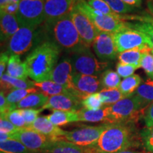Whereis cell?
<instances>
[{"mask_svg": "<svg viewBox=\"0 0 153 153\" xmlns=\"http://www.w3.org/2000/svg\"><path fill=\"white\" fill-rule=\"evenodd\" d=\"M19 3H8L3 6H0V13L16 15L19 10Z\"/></svg>", "mask_w": 153, "mask_h": 153, "instance_id": "cell-45", "label": "cell"}, {"mask_svg": "<svg viewBox=\"0 0 153 153\" xmlns=\"http://www.w3.org/2000/svg\"><path fill=\"white\" fill-rule=\"evenodd\" d=\"M20 0H0V6H3L8 3H19Z\"/></svg>", "mask_w": 153, "mask_h": 153, "instance_id": "cell-51", "label": "cell"}, {"mask_svg": "<svg viewBox=\"0 0 153 153\" xmlns=\"http://www.w3.org/2000/svg\"><path fill=\"white\" fill-rule=\"evenodd\" d=\"M150 51L151 50L143 53L140 62V68L145 70V73L149 77L153 79V55Z\"/></svg>", "mask_w": 153, "mask_h": 153, "instance_id": "cell-38", "label": "cell"}, {"mask_svg": "<svg viewBox=\"0 0 153 153\" xmlns=\"http://www.w3.org/2000/svg\"><path fill=\"white\" fill-rule=\"evenodd\" d=\"M104 1H106L111 9L118 14L125 15L126 14H128L135 11V7L126 4L122 0H104Z\"/></svg>", "mask_w": 153, "mask_h": 153, "instance_id": "cell-35", "label": "cell"}, {"mask_svg": "<svg viewBox=\"0 0 153 153\" xmlns=\"http://www.w3.org/2000/svg\"><path fill=\"white\" fill-rule=\"evenodd\" d=\"M38 90L36 87L28 88V89H15L7 94V100L9 104L11 105L16 109V104L23 100L25 97H27L30 94L38 92Z\"/></svg>", "mask_w": 153, "mask_h": 153, "instance_id": "cell-31", "label": "cell"}, {"mask_svg": "<svg viewBox=\"0 0 153 153\" xmlns=\"http://www.w3.org/2000/svg\"><path fill=\"white\" fill-rule=\"evenodd\" d=\"M46 117L51 123L57 126L79 121L77 111L55 110L52 114L47 116Z\"/></svg>", "mask_w": 153, "mask_h": 153, "instance_id": "cell-25", "label": "cell"}, {"mask_svg": "<svg viewBox=\"0 0 153 153\" xmlns=\"http://www.w3.org/2000/svg\"><path fill=\"white\" fill-rule=\"evenodd\" d=\"M20 110L21 114H22L25 121L26 123V127L28 126L31 125L35 120L37 119L38 115L43 109L40 108V109H35V108H24V109Z\"/></svg>", "mask_w": 153, "mask_h": 153, "instance_id": "cell-41", "label": "cell"}, {"mask_svg": "<svg viewBox=\"0 0 153 153\" xmlns=\"http://www.w3.org/2000/svg\"><path fill=\"white\" fill-rule=\"evenodd\" d=\"M150 52H151V53H152V54L153 55V49L151 50V51H150Z\"/></svg>", "mask_w": 153, "mask_h": 153, "instance_id": "cell-54", "label": "cell"}, {"mask_svg": "<svg viewBox=\"0 0 153 153\" xmlns=\"http://www.w3.org/2000/svg\"><path fill=\"white\" fill-rule=\"evenodd\" d=\"M107 124L98 126H83L72 131H66L62 140H67L82 148H89L97 142Z\"/></svg>", "mask_w": 153, "mask_h": 153, "instance_id": "cell-10", "label": "cell"}, {"mask_svg": "<svg viewBox=\"0 0 153 153\" xmlns=\"http://www.w3.org/2000/svg\"><path fill=\"white\" fill-rule=\"evenodd\" d=\"M142 82V78L138 74H133L122 80L118 89L124 97H127L133 94Z\"/></svg>", "mask_w": 153, "mask_h": 153, "instance_id": "cell-29", "label": "cell"}, {"mask_svg": "<svg viewBox=\"0 0 153 153\" xmlns=\"http://www.w3.org/2000/svg\"><path fill=\"white\" fill-rule=\"evenodd\" d=\"M4 116L11 123H12L16 127L19 128H24L26 127V123L25 121L22 114H21L20 110H14L8 113L5 115H1Z\"/></svg>", "mask_w": 153, "mask_h": 153, "instance_id": "cell-39", "label": "cell"}, {"mask_svg": "<svg viewBox=\"0 0 153 153\" xmlns=\"http://www.w3.org/2000/svg\"><path fill=\"white\" fill-rule=\"evenodd\" d=\"M82 101L79 97L72 94H59L50 97L43 109L68 111H78L82 108Z\"/></svg>", "mask_w": 153, "mask_h": 153, "instance_id": "cell-16", "label": "cell"}, {"mask_svg": "<svg viewBox=\"0 0 153 153\" xmlns=\"http://www.w3.org/2000/svg\"><path fill=\"white\" fill-rule=\"evenodd\" d=\"M11 140H16L32 153L43 152L56 140L33 130L24 128L11 134Z\"/></svg>", "mask_w": 153, "mask_h": 153, "instance_id": "cell-9", "label": "cell"}, {"mask_svg": "<svg viewBox=\"0 0 153 153\" xmlns=\"http://www.w3.org/2000/svg\"><path fill=\"white\" fill-rule=\"evenodd\" d=\"M8 52H4L1 53L0 56V77L4 74L6 68L8 66L9 60Z\"/></svg>", "mask_w": 153, "mask_h": 153, "instance_id": "cell-47", "label": "cell"}, {"mask_svg": "<svg viewBox=\"0 0 153 153\" xmlns=\"http://www.w3.org/2000/svg\"><path fill=\"white\" fill-rule=\"evenodd\" d=\"M60 53V47L52 41H44L37 45L25 60L29 77L36 82L51 80Z\"/></svg>", "mask_w": 153, "mask_h": 153, "instance_id": "cell-1", "label": "cell"}, {"mask_svg": "<svg viewBox=\"0 0 153 153\" xmlns=\"http://www.w3.org/2000/svg\"><path fill=\"white\" fill-rule=\"evenodd\" d=\"M27 128L31 129L43 135L48 136L54 140H62V137L65 135L66 131H63L58 126L54 125L48 119L46 116L38 117L31 125L27 126Z\"/></svg>", "mask_w": 153, "mask_h": 153, "instance_id": "cell-18", "label": "cell"}, {"mask_svg": "<svg viewBox=\"0 0 153 153\" xmlns=\"http://www.w3.org/2000/svg\"><path fill=\"white\" fill-rule=\"evenodd\" d=\"M118 153H138L137 152H134V151H131V150H124V151H122V152H118Z\"/></svg>", "mask_w": 153, "mask_h": 153, "instance_id": "cell-52", "label": "cell"}, {"mask_svg": "<svg viewBox=\"0 0 153 153\" xmlns=\"http://www.w3.org/2000/svg\"><path fill=\"white\" fill-rule=\"evenodd\" d=\"M1 82V91H10L15 89H28V88L35 87L33 82L30 81L28 79H21L13 77L9 75L8 74H4L0 77Z\"/></svg>", "mask_w": 153, "mask_h": 153, "instance_id": "cell-21", "label": "cell"}, {"mask_svg": "<svg viewBox=\"0 0 153 153\" xmlns=\"http://www.w3.org/2000/svg\"><path fill=\"white\" fill-rule=\"evenodd\" d=\"M144 120L147 128L153 126V103L147 107L144 113Z\"/></svg>", "mask_w": 153, "mask_h": 153, "instance_id": "cell-46", "label": "cell"}, {"mask_svg": "<svg viewBox=\"0 0 153 153\" xmlns=\"http://www.w3.org/2000/svg\"><path fill=\"white\" fill-rule=\"evenodd\" d=\"M72 82L76 91L79 94L82 99L88 95L98 92L100 88H102L101 79H99L98 76L87 75L78 72H73Z\"/></svg>", "mask_w": 153, "mask_h": 153, "instance_id": "cell-17", "label": "cell"}, {"mask_svg": "<svg viewBox=\"0 0 153 153\" xmlns=\"http://www.w3.org/2000/svg\"><path fill=\"white\" fill-rule=\"evenodd\" d=\"M146 51H150V50L135 49L124 51L118 54V59L119 62L122 64L131 65H135L140 68L143 53Z\"/></svg>", "mask_w": 153, "mask_h": 153, "instance_id": "cell-28", "label": "cell"}, {"mask_svg": "<svg viewBox=\"0 0 153 153\" xmlns=\"http://www.w3.org/2000/svg\"><path fill=\"white\" fill-rule=\"evenodd\" d=\"M88 4L92 7L94 9L97 10L104 14L112 16L114 17H120L121 15L115 13L114 11L111 9V7L108 5L106 1L104 0H86Z\"/></svg>", "mask_w": 153, "mask_h": 153, "instance_id": "cell-37", "label": "cell"}, {"mask_svg": "<svg viewBox=\"0 0 153 153\" xmlns=\"http://www.w3.org/2000/svg\"><path fill=\"white\" fill-rule=\"evenodd\" d=\"M70 60L74 72L87 75L99 76L110 65L109 62H104L97 58L89 48L86 46L72 53Z\"/></svg>", "mask_w": 153, "mask_h": 153, "instance_id": "cell-6", "label": "cell"}, {"mask_svg": "<svg viewBox=\"0 0 153 153\" xmlns=\"http://www.w3.org/2000/svg\"><path fill=\"white\" fill-rule=\"evenodd\" d=\"M1 153H4V152H1Z\"/></svg>", "mask_w": 153, "mask_h": 153, "instance_id": "cell-55", "label": "cell"}, {"mask_svg": "<svg viewBox=\"0 0 153 153\" xmlns=\"http://www.w3.org/2000/svg\"><path fill=\"white\" fill-rule=\"evenodd\" d=\"M138 69V68L135 65H126L122 64V63L118 62L116 65V71L120 77L125 78L128 77V76L134 74V72Z\"/></svg>", "mask_w": 153, "mask_h": 153, "instance_id": "cell-42", "label": "cell"}, {"mask_svg": "<svg viewBox=\"0 0 153 153\" xmlns=\"http://www.w3.org/2000/svg\"><path fill=\"white\" fill-rule=\"evenodd\" d=\"M43 153H89L85 148L79 147L65 140H57L53 143Z\"/></svg>", "mask_w": 153, "mask_h": 153, "instance_id": "cell-24", "label": "cell"}, {"mask_svg": "<svg viewBox=\"0 0 153 153\" xmlns=\"http://www.w3.org/2000/svg\"><path fill=\"white\" fill-rule=\"evenodd\" d=\"M21 128L16 127L14 124L11 123L6 118V116H1V118H0V130H1V132L9 134H13L16 133Z\"/></svg>", "mask_w": 153, "mask_h": 153, "instance_id": "cell-43", "label": "cell"}, {"mask_svg": "<svg viewBox=\"0 0 153 153\" xmlns=\"http://www.w3.org/2000/svg\"><path fill=\"white\" fill-rule=\"evenodd\" d=\"M141 137L145 149L153 153V126L143 129L141 131Z\"/></svg>", "mask_w": 153, "mask_h": 153, "instance_id": "cell-40", "label": "cell"}, {"mask_svg": "<svg viewBox=\"0 0 153 153\" xmlns=\"http://www.w3.org/2000/svg\"><path fill=\"white\" fill-rule=\"evenodd\" d=\"M126 26L128 27L139 30L142 32L150 40L153 49V19L150 22H126Z\"/></svg>", "mask_w": 153, "mask_h": 153, "instance_id": "cell-34", "label": "cell"}, {"mask_svg": "<svg viewBox=\"0 0 153 153\" xmlns=\"http://www.w3.org/2000/svg\"><path fill=\"white\" fill-rule=\"evenodd\" d=\"M133 94L138 97L145 108L153 103V79L148 78L143 82Z\"/></svg>", "mask_w": 153, "mask_h": 153, "instance_id": "cell-27", "label": "cell"}, {"mask_svg": "<svg viewBox=\"0 0 153 153\" xmlns=\"http://www.w3.org/2000/svg\"><path fill=\"white\" fill-rule=\"evenodd\" d=\"M147 7H148L150 14L153 19V0H146Z\"/></svg>", "mask_w": 153, "mask_h": 153, "instance_id": "cell-50", "label": "cell"}, {"mask_svg": "<svg viewBox=\"0 0 153 153\" xmlns=\"http://www.w3.org/2000/svg\"><path fill=\"white\" fill-rule=\"evenodd\" d=\"M74 3L72 0H44L45 22L51 24L70 14Z\"/></svg>", "mask_w": 153, "mask_h": 153, "instance_id": "cell-14", "label": "cell"}, {"mask_svg": "<svg viewBox=\"0 0 153 153\" xmlns=\"http://www.w3.org/2000/svg\"><path fill=\"white\" fill-rule=\"evenodd\" d=\"M0 150L4 153H32L16 140H8L4 142H0Z\"/></svg>", "mask_w": 153, "mask_h": 153, "instance_id": "cell-33", "label": "cell"}, {"mask_svg": "<svg viewBox=\"0 0 153 153\" xmlns=\"http://www.w3.org/2000/svg\"><path fill=\"white\" fill-rule=\"evenodd\" d=\"M1 41L9 40L21 27L16 15L0 13Z\"/></svg>", "mask_w": 153, "mask_h": 153, "instance_id": "cell-19", "label": "cell"}, {"mask_svg": "<svg viewBox=\"0 0 153 153\" xmlns=\"http://www.w3.org/2000/svg\"><path fill=\"white\" fill-rule=\"evenodd\" d=\"M82 104L83 108L89 110H98L103 107V102L99 92L88 95L82 99Z\"/></svg>", "mask_w": 153, "mask_h": 153, "instance_id": "cell-36", "label": "cell"}, {"mask_svg": "<svg viewBox=\"0 0 153 153\" xmlns=\"http://www.w3.org/2000/svg\"><path fill=\"white\" fill-rule=\"evenodd\" d=\"M70 14L79 34L82 43L86 47L90 48L92 46V44L99 33V30L95 27L87 15L76 9L74 6Z\"/></svg>", "mask_w": 153, "mask_h": 153, "instance_id": "cell-11", "label": "cell"}, {"mask_svg": "<svg viewBox=\"0 0 153 153\" xmlns=\"http://www.w3.org/2000/svg\"><path fill=\"white\" fill-rule=\"evenodd\" d=\"M101 82L102 89H116L119 87L121 81L117 72L107 69L101 74Z\"/></svg>", "mask_w": 153, "mask_h": 153, "instance_id": "cell-30", "label": "cell"}, {"mask_svg": "<svg viewBox=\"0 0 153 153\" xmlns=\"http://www.w3.org/2000/svg\"><path fill=\"white\" fill-rule=\"evenodd\" d=\"M74 7L87 15L99 31L114 34L126 27V22L123 20V15L120 17H114L104 14L91 7L86 0L76 1L74 3Z\"/></svg>", "mask_w": 153, "mask_h": 153, "instance_id": "cell-5", "label": "cell"}, {"mask_svg": "<svg viewBox=\"0 0 153 153\" xmlns=\"http://www.w3.org/2000/svg\"><path fill=\"white\" fill-rule=\"evenodd\" d=\"M10 135L11 134L1 132V133H0V141H1V142H4L6 140H11Z\"/></svg>", "mask_w": 153, "mask_h": 153, "instance_id": "cell-49", "label": "cell"}, {"mask_svg": "<svg viewBox=\"0 0 153 153\" xmlns=\"http://www.w3.org/2000/svg\"><path fill=\"white\" fill-rule=\"evenodd\" d=\"M126 4L133 7H140L142 6V0H122Z\"/></svg>", "mask_w": 153, "mask_h": 153, "instance_id": "cell-48", "label": "cell"}, {"mask_svg": "<svg viewBox=\"0 0 153 153\" xmlns=\"http://www.w3.org/2000/svg\"><path fill=\"white\" fill-rule=\"evenodd\" d=\"M33 84L38 91H41V93L48 97L59 94H72L79 97L73 91L55 83L52 80H47L41 82H33Z\"/></svg>", "mask_w": 153, "mask_h": 153, "instance_id": "cell-20", "label": "cell"}, {"mask_svg": "<svg viewBox=\"0 0 153 153\" xmlns=\"http://www.w3.org/2000/svg\"><path fill=\"white\" fill-rule=\"evenodd\" d=\"M108 106V116L105 123H128L134 120L145 107L135 94L125 97Z\"/></svg>", "mask_w": 153, "mask_h": 153, "instance_id": "cell-4", "label": "cell"}, {"mask_svg": "<svg viewBox=\"0 0 153 153\" xmlns=\"http://www.w3.org/2000/svg\"><path fill=\"white\" fill-rule=\"evenodd\" d=\"M79 121L91 122V123H97V122H106L108 116V106L102 107L98 110H89L82 108L77 111Z\"/></svg>", "mask_w": 153, "mask_h": 153, "instance_id": "cell-23", "label": "cell"}, {"mask_svg": "<svg viewBox=\"0 0 153 153\" xmlns=\"http://www.w3.org/2000/svg\"><path fill=\"white\" fill-rule=\"evenodd\" d=\"M131 127L126 123L107 124L97 142L89 148V153H118L127 150L132 142Z\"/></svg>", "mask_w": 153, "mask_h": 153, "instance_id": "cell-2", "label": "cell"}, {"mask_svg": "<svg viewBox=\"0 0 153 153\" xmlns=\"http://www.w3.org/2000/svg\"><path fill=\"white\" fill-rule=\"evenodd\" d=\"M55 43L67 52L73 53L85 46L72 22L70 14L48 24Z\"/></svg>", "mask_w": 153, "mask_h": 153, "instance_id": "cell-3", "label": "cell"}, {"mask_svg": "<svg viewBox=\"0 0 153 153\" xmlns=\"http://www.w3.org/2000/svg\"><path fill=\"white\" fill-rule=\"evenodd\" d=\"M103 104L110 106L125 98L118 88L116 89H101L99 91Z\"/></svg>", "mask_w": 153, "mask_h": 153, "instance_id": "cell-32", "label": "cell"}, {"mask_svg": "<svg viewBox=\"0 0 153 153\" xmlns=\"http://www.w3.org/2000/svg\"><path fill=\"white\" fill-rule=\"evenodd\" d=\"M16 110L11 105L9 104L7 100V97H5V93L3 91H1L0 93V111L1 115H5L8 113Z\"/></svg>", "mask_w": 153, "mask_h": 153, "instance_id": "cell-44", "label": "cell"}, {"mask_svg": "<svg viewBox=\"0 0 153 153\" xmlns=\"http://www.w3.org/2000/svg\"><path fill=\"white\" fill-rule=\"evenodd\" d=\"M92 48L97 58L104 62L114 60L118 55L113 33L99 31L92 44Z\"/></svg>", "mask_w": 153, "mask_h": 153, "instance_id": "cell-13", "label": "cell"}, {"mask_svg": "<svg viewBox=\"0 0 153 153\" xmlns=\"http://www.w3.org/2000/svg\"><path fill=\"white\" fill-rule=\"evenodd\" d=\"M36 27L21 26L9 40L8 53L21 55L30 51L34 43Z\"/></svg>", "mask_w": 153, "mask_h": 153, "instance_id": "cell-12", "label": "cell"}, {"mask_svg": "<svg viewBox=\"0 0 153 153\" xmlns=\"http://www.w3.org/2000/svg\"><path fill=\"white\" fill-rule=\"evenodd\" d=\"M114 39L119 53L130 50L152 49L150 40L144 33L127 26L114 33Z\"/></svg>", "mask_w": 153, "mask_h": 153, "instance_id": "cell-7", "label": "cell"}, {"mask_svg": "<svg viewBox=\"0 0 153 153\" xmlns=\"http://www.w3.org/2000/svg\"><path fill=\"white\" fill-rule=\"evenodd\" d=\"M48 98V97L38 91L30 94L16 104V108L24 109V108H36L43 107L47 103Z\"/></svg>", "mask_w": 153, "mask_h": 153, "instance_id": "cell-26", "label": "cell"}, {"mask_svg": "<svg viewBox=\"0 0 153 153\" xmlns=\"http://www.w3.org/2000/svg\"><path fill=\"white\" fill-rule=\"evenodd\" d=\"M72 1H74V2H76V1H80V0H72Z\"/></svg>", "mask_w": 153, "mask_h": 153, "instance_id": "cell-53", "label": "cell"}, {"mask_svg": "<svg viewBox=\"0 0 153 153\" xmlns=\"http://www.w3.org/2000/svg\"><path fill=\"white\" fill-rule=\"evenodd\" d=\"M16 16L21 26L37 27L45 21L44 0H20Z\"/></svg>", "mask_w": 153, "mask_h": 153, "instance_id": "cell-8", "label": "cell"}, {"mask_svg": "<svg viewBox=\"0 0 153 153\" xmlns=\"http://www.w3.org/2000/svg\"><path fill=\"white\" fill-rule=\"evenodd\" d=\"M7 74L13 77L21 79H28V72L25 62L21 60L19 55H12L9 57Z\"/></svg>", "mask_w": 153, "mask_h": 153, "instance_id": "cell-22", "label": "cell"}, {"mask_svg": "<svg viewBox=\"0 0 153 153\" xmlns=\"http://www.w3.org/2000/svg\"><path fill=\"white\" fill-rule=\"evenodd\" d=\"M73 72V68L70 58L64 57L55 67L51 74V80L73 91L80 99H82L74 89L73 82H72Z\"/></svg>", "mask_w": 153, "mask_h": 153, "instance_id": "cell-15", "label": "cell"}]
</instances>
